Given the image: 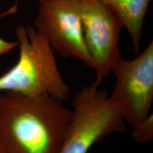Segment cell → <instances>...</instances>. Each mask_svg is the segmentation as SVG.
<instances>
[{
  "label": "cell",
  "instance_id": "obj_1",
  "mask_svg": "<svg viewBox=\"0 0 153 153\" xmlns=\"http://www.w3.org/2000/svg\"><path fill=\"white\" fill-rule=\"evenodd\" d=\"M0 93V153H59L70 110L50 95Z\"/></svg>",
  "mask_w": 153,
  "mask_h": 153
},
{
  "label": "cell",
  "instance_id": "obj_2",
  "mask_svg": "<svg viewBox=\"0 0 153 153\" xmlns=\"http://www.w3.org/2000/svg\"><path fill=\"white\" fill-rule=\"evenodd\" d=\"M19 48L17 62L0 76V91L28 96L50 95L64 101L70 87L61 76L55 52L35 28L19 25L15 30Z\"/></svg>",
  "mask_w": 153,
  "mask_h": 153
},
{
  "label": "cell",
  "instance_id": "obj_3",
  "mask_svg": "<svg viewBox=\"0 0 153 153\" xmlns=\"http://www.w3.org/2000/svg\"><path fill=\"white\" fill-rule=\"evenodd\" d=\"M96 81L74 94L65 135L59 153H88L95 143L126 127L121 109Z\"/></svg>",
  "mask_w": 153,
  "mask_h": 153
},
{
  "label": "cell",
  "instance_id": "obj_4",
  "mask_svg": "<svg viewBox=\"0 0 153 153\" xmlns=\"http://www.w3.org/2000/svg\"><path fill=\"white\" fill-rule=\"evenodd\" d=\"M115 83L110 97L132 127L150 114L153 100V41L132 60L120 57L113 67Z\"/></svg>",
  "mask_w": 153,
  "mask_h": 153
},
{
  "label": "cell",
  "instance_id": "obj_5",
  "mask_svg": "<svg viewBox=\"0 0 153 153\" xmlns=\"http://www.w3.org/2000/svg\"><path fill=\"white\" fill-rule=\"evenodd\" d=\"M35 28L48 40L54 52L92 68L84 40L80 0H47L39 2Z\"/></svg>",
  "mask_w": 153,
  "mask_h": 153
},
{
  "label": "cell",
  "instance_id": "obj_6",
  "mask_svg": "<svg viewBox=\"0 0 153 153\" xmlns=\"http://www.w3.org/2000/svg\"><path fill=\"white\" fill-rule=\"evenodd\" d=\"M80 14L84 40L96 80L101 82L121 57L118 43L123 25L100 0H80Z\"/></svg>",
  "mask_w": 153,
  "mask_h": 153
},
{
  "label": "cell",
  "instance_id": "obj_7",
  "mask_svg": "<svg viewBox=\"0 0 153 153\" xmlns=\"http://www.w3.org/2000/svg\"><path fill=\"white\" fill-rule=\"evenodd\" d=\"M112 11L131 36L133 48L138 53L143 26L151 0H100Z\"/></svg>",
  "mask_w": 153,
  "mask_h": 153
},
{
  "label": "cell",
  "instance_id": "obj_8",
  "mask_svg": "<svg viewBox=\"0 0 153 153\" xmlns=\"http://www.w3.org/2000/svg\"><path fill=\"white\" fill-rule=\"evenodd\" d=\"M131 137L135 142L144 144L151 142L153 139V116H147L142 121L133 126Z\"/></svg>",
  "mask_w": 153,
  "mask_h": 153
},
{
  "label": "cell",
  "instance_id": "obj_9",
  "mask_svg": "<svg viewBox=\"0 0 153 153\" xmlns=\"http://www.w3.org/2000/svg\"><path fill=\"white\" fill-rule=\"evenodd\" d=\"M17 11V5L14 4L13 7H11V8H9L8 10L6 11L5 12L2 13L1 14H0V18L1 17L5 16L7 15H10L14 14L15 12ZM18 46V43L17 41L11 42V41H7L4 40L3 38L0 37V58L2 55L7 54L16 48Z\"/></svg>",
  "mask_w": 153,
  "mask_h": 153
},
{
  "label": "cell",
  "instance_id": "obj_10",
  "mask_svg": "<svg viewBox=\"0 0 153 153\" xmlns=\"http://www.w3.org/2000/svg\"><path fill=\"white\" fill-rule=\"evenodd\" d=\"M33 1H38V2H41V1H47V0H33Z\"/></svg>",
  "mask_w": 153,
  "mask_h": 153
}]
</instances>
